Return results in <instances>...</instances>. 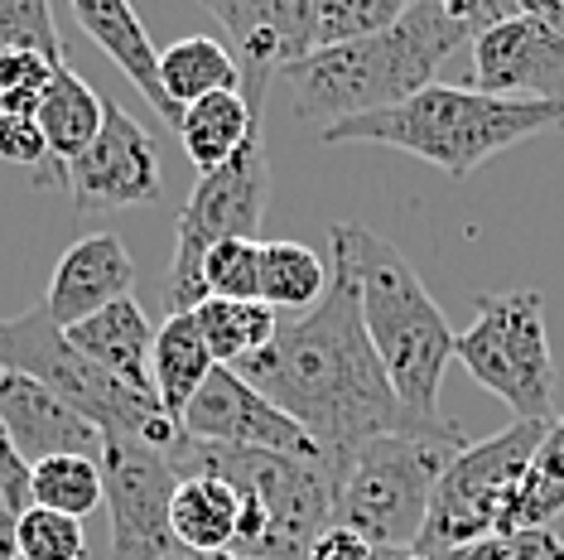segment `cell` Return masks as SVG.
<instances>
[{
    "instance_id": "6da1fadb",
    "label": "cell",
    "mask_w": 564,
    "mask_h": 560,
    "mask_svg": "<svg viewBox=\"0 0 564 560\" xmlns=\"http://www.w3.org/2000/svg\"><path fill=\"white\" fill-rule=\"evenodd\" d=\"M232 373L251 381L265 401L280 406L314 440L318 460L333 464V474H343L352 454L381 435H444V430H458V420L420 426L395 401L391 381L367 343L357 280L343 247H333L324 300L300 320L280 324L275 338L261 353L241 358Z\"/></svg>"
},
{
    "instance_id": "7a4b0ae2",
    "label": "cell",
    "mask_w": 564,
    "mask_h": 560,
    "mask_svg": "<svg viewBox=\"0 0 564 560\" xmlns=\"http://www.w3.org/2000/svg\"><path fill=\"white\" fill-rule=\"evenodd\" d=\"M517 10L521 0H415L391 30L290 63L280 78L290 83L294 117L318 121L328 131L338 121L401 107L405 97L434 87L440 63L458 44L478 40Z\"/></svg>"
},
{
    "instance_id": "3957f363",
    "label": "cell",
    "mask_w": 564,
    "mask_h": 560,
    "mask_svg": "<svg viewBox=\"0 0 564 560\" xmlns=\"http://www.w3.org/2000/svg\"><path fill=\"white\" fill-rule=\"evenodd\" d=\"M328 241L343 247V257L352 266L367 343L391 381L395 401L420 426H448V416L440 411V387L444 367L454 363L458 334L448 329L440 300L425 290L415 266L367 223H333Z\"/></svg>"
},
{
    "instance_id": "277c9868",
    "label": "cell",
    "mask_w": 564,
    "mask_h": 560,
    "mask_svg": "<svg viewBox=\"0 0 564 560\" xmlns=\"http://www.w3.org/2000/svg\"><path fill=\"white\" fill-rule=\"evenodd\" d=\"M564 126V101H525V97H487L478 87H444L434 83L425 93L405 97L401 107L371 111L328 126L324 146H348V140H371L444 170L448 180H468L478 164H487L521 140Z\"/></svg>"
},
{
    "instance_id": "5b68a950",
    "label": "cell",
    "mask_w": 564,
    "mask_h": 560,
    "mask_svg": "<svg viewBox=\"0 0 564 560\" xmlns=\"http://www.w3.org/2000/svg\"><path fill=\"white\" fill-rule=\"evenodd\" d=\"M178 478L213 474L227 478L241 498V521L232 556L241 560H304L310 546L333 527L338 507V474L324 460H294V454L261 450H223L178 435L164 450Z\"/></svg>"
},
{
    "instance_id": "8992f818",
    "label": "cell",
    "mask_w": 564,
    "mask_h": 560,
    "mask_svg": "<svg viewBox=\"0 0 564 560\" xmlns=\"http://www.w3.org/2000/svg\"><path fill=\"white\" fill-rule=\"evenodd\" d=\"M464 430L444 435H381L362 444L338 474V507L333 527L357 531L371 551H415L425 527L434 483L454 454H464Z\"/></svg>"
},
{
    "instance_id": "52a82bcc",
    "label": "cell",
    "mask_w": 564,
    "mask_h": 560,
    "mask_svg": "<svg viewBox=\"0 0 564 560\" xmlns=\"http://www.w3.org/2000/svg\"><path fill=\"white\" fill-rule=\"evenodd\" d=\"M0 367L40 381L44 391H54L63 406H73L83 420L107 435V430H121V435H135L155 450H174V440L184 435L178 420H170L160 411L155 397L145 391H131L126 381L107 377L101 367H93L78 348L68 343V334L48 320L44 300L30 304V310L0 320Z\"/></svg>"
},
{
    "instance_id": "ba28073f",
    "label": "cell",
    "mask_w": 564,
    "mask_h": 560,
    "mask_svg": "<svg viewBox=\"0 0 564 560\" xmlns=\"http://www.w3.org/2000/svg\"><path fill=\"white\" fill-rule=\"evenodd\" d=\"M541 435V420H517V426L497 430L492 440H478L464 454H454V464L434 483L425 527L415 537V556L448 560L482 537H502L511 498H517Z\"/></svg>"
},
{
    "instance_id": "9c48e42d",
    "label": "cell",
    "mask_w": 564,
    "mask_h": 560,
    "mask_svg": "<svg viewBox=\"0 0 564 560\" xmlns=\"http://www.w3.org/2000/svg\"><path fill=\"white\" fill-rule=\"evenodd\" d=\"M454 358L517 420L550 426L555 411V358L545 334V300L535 290L478 295V320L454 338Z\"/></svg>"
},
{
    "instance_id": "30bf717a",
    "label": "cell",
    "mask_w": 564,
    "mask_h": 560,
    "mask_svg": "<svg viewBox=\"0 0 564 560\" xmlns=\"http://www.w3.org/2000/svg\"><path fill=\"white\" fill-rule=\"evenodd\" d=\"M265 203H271V164H265V140L261 126L247 136V146L237 150L223 170L198 174L194 194H188L184 213L174 223V261L164 276V304L170 314L198 310L203 300V257L217 241L247 237L256 241L265 218Z\"/></svg>"
},
{
    "instance_id": "8fae6325",
    "label": "cell",
    "mask_w": 564,
    "mask_h": 560,
    "mask_svg": "<svg viewBox=\"0 0 564 560\" xmlns=\"http://www.w3.org/2000/svg\"><path fill=\"white\" fill-rule=\"evenodd\" d=\"M178 474L155 444L107 430L101 435V507L111 513V560H170L178 551L170 531Z\"/></svg>"
},
{
    "instance_id": "7c38bea8",
    "label": "cell",
    "mask_w": 564,
    "mask_h": 560,
    "mask_svg": "<svg viewBox=\"0 0 564 560\" xmlns=\"http://www.w3.org/2000/svg\"><path fill=\"white\" fill-rule=\"evenodd\" d=\"M203 10L223 24L232 40L237 93L261 117L271 78L318 54V20L314 0H203Z\"/></svg>"
},
{
    "instance_id": "4fadbf2b",
    "label": "cell",
    "mask_w": 564,
    "mask_h": 560,
    "mask_svg": "<svg viewBox=\"0 0 564 560\" xmlns=\"http://www.w3.org/2000/svg\"><path fill=\"white\" fill-rule=\"evenodd\" d=\"M68 194L78 203V213H117V208L160 203L164 194L160 150L145 126L117 101L101 97V131L68 164Z\"/></svg>"
},
{
    "instance_id": "5bb4252c",
    "label": "cell",
    "mask_w": 564,
    "mask_h": 560,
    "mask_svg": "<svg viewBox=\"0 0 564 560\" xmlns=\"http://www.w3.org/2000/svg\"><path fill=\"white\" fill-rule=\"evenodd\" d=\"M178 430L188 440L223 444V450H261V454H294V460H318L314 440L294 420L271 406L251 381H241L232 367H213L203 391L178 416Z\"/></svg>"
},
{
    "instance_id": "9a60e30c",
    "label": "cell",
    "mask_w": 564,
    "mask_h": 560,
    "mask_svg": "<svg viewBox=\"0 0 564 560\" xmlns=\"http://www.w3.org/2000/svg\"><path fill=\"white\" fill-rule=\"evenodd\" d=\"M473 87L487 97L564 101V34L521 6L473 40Z\"/></svg>"
},
{
    "instance_id": "2e32d148",
    "label": "cell",
    "mask_w": 564,
    "mask_h": 560,
    "mask_svg": "<svg viewBox=\"0 0 564 560\" xmlns=\"http://www.w3.org/2000/svg\"><path fill=\"white\" fill-rule=\"evenodd\" d=\"M135 295V261L117 233H93L78 237L58 257L54 276L44 290V310L58 329H73L83 320L101 314L107 304Z\"/></svg>"
},
{
    "instance_id": "e0dca14e",
    "label": "cell",
    "mask_w": 564,
    "mask_h": 560,
    "mask_svg": "<svg viewBox=\"0 0 564 560\" xmlns=\"http://www.w3.org/2000/svg\"><path fill=\"white\" fill-rule=\"evenodd\" d=\"M0 430L30 464L48 460V454H87L101 460V430L83 420L73 406H63L54 391L40 381L0 367Z\"/></svg>"
},
{
    "instance_id": "ac0fdd59",
    "label": "cell",
    "mask_w": 564,
    "mask_h": 560,
    "mask_svg": "<svg viewBox=\"0 0 564 560\" xmlns=\"http://www.w3.org/2000/svg\"><path fill=\"white\" fill-rule=\"evenodd\" d=\"M73 15H78V30L93 40L101 54H107L117 68L131 78V87L140 97L155 107V117L178 131V121H184V111L170 101L160 83V54H155V40L145 34V24L126 0H73Z\"/></svg>"
},
{
    "instance_id": "d6986e66",
    "label": "cell",
    "mask_w": 564,
    "mask_h": 560,
    "mask_svg": "<svg viewBox=\"0 0 564 560\" xmlns=\"http://www.w3.org/2000/svg\"><path fill=\"white\" fill-rule=\"evenodd\" d=\"M68 343L83 353L93 367H101L107 377L126 381L131 391H145V397H155V387H150V343H155V329H150L145 310L131 300H117L107 304L101 314L93 320L63 329Z\"/></svg>"
},
{
    "instance_id": "ffe728a7",
    "label": "cell",
    "mask_w": 564,
    "mask_h": 560,
    "mask_svg": "<svg viewBox=\"0 0 564 560\" xmlns=\"http://www.w3.org/2000/svg\"><path fill=\"white\" fill-rule=\"evenodd\" d=\"M213 353L203 343V329L194 320V310L184 314H164V324L155 329L150 343V387H155L160 411L178 420L188 411V401L203 391V381L213 377Z\"/></svg>"
},
{
    "instance_id": "44dd1931",
    "label": "cell",
    "mask_w": 564,
    "mask_h": 560,
    "mask_svg": "<svg viewBox=\"0 0 564 560\" xmlns=\"http://www.w3.org/2000/svg\"><path fill=\"white\" fill-rule=\"evenodd\" d=\"M237 521H241V498L227 478H213V474L178 478L174 503H170V531L178 551H194V556L232 551Z\"/></svg>"
},
{
    "instance_id": "7402d4cb",
    "label": "cell",
    "mask_w": 564,
    "mask_h": 560,
    "mask_svg": "<svg viewBox=\"0 0 564 560\" xmlns=\"http://www.w3.org/2000/svg\"><path fill=\"white\" fill-rule=\"evenodd\" d=\"M256 126H261V117L241 101V93H213V97L194 101V107H184V121H178L174 136H178V146H184L188 164H194L198 174H213L247 146V136Z\"/></svg>"
},
{
    "instance_id": "603a6c76",
    "label": "cell",
    "mask_w": 564,
    "mask_h": 560,
    "mask_svg": "<svg viewBox=\"0 0 564 560\" xmlns=\"http://www.w3.org/2000/svg\"><path fill=\"white\" fill-rule=\"evenodd\" d=\"M34 121H40V131H44V146H48L54 170L68 180V164L78 160L101 131L97 87L87 78H78L73 68H63L54 78V87H48V97L40 101V111H34Z\"/></svg>"
},
{
    "instance_id": "cb8c5ba5",
    "label": "cell",
    "mask_w": 564,
    "mask_h": 560,
    "mask_svg": "<svg viewBox=\"0 0 564 560\" xmlns=\"http://www.w3.org/2000/svg\"><path fill=\"white\" fill-rule=\"evenodd\" d=\"M160 83L178 111L213 93H237V63L208 34H188L160 54Z\"/></svg>"
},
{
    "instance_id": "d4e9b609",
    "label": "cell",
    "mask_w": 564,
    "mask_h": 560,
    "mask_svg": "<svg viewBox=\"0 0 564 560\" xmlns=\"http://www.w3.org/2000/svg\"><path fill=\"white\" fill-rule=\"evenodd\" d=\"M194 320L203 329V343H208L217 367H237L241 358L261 353L280 329L275 310L265 300H203L194 310Z\"/></svg>"
},
{
    "instance_id": "484cf974",
    "label": "cell",
    "mask_w": 564,
    "mask_h": 560,
    "mask_svg": "<svg viewBox=\"0 0 564 560\" xmlns=\"http://www.w3.org/2000/svg\"><path fill=\"white\" fill-rule=\"evenodd\" d=\"M560 513H564V416L550 420L541 444H535L517 498H511L502 537H511V531H531V527H550Z\"/></svg>"
},
{
    "instance_id": "4316f807",
    "label": "cell",
    "mask_w": 564,
    "mask_h": 560,
    "mask_svg": "<svg viewBox=\"0 0 564 560\" xmlns=\"http://www.w3.org/2000/svg\"><path fill=\"white\" fill-rule=\"evenodd\" d=\"M328 290V266L318 251L300 241H271L261 237V300L271 310H304L310 314Z\"/></svg>"
},
{
    "instance_id": "83f0119b",
    "label": "cell",
    "mask_w": 564,
    "mask_h": 560,
    "mask_svg": "<svg viewBox=\"0 0 564 560\" xmlns=\"http://www.w3.org/2000/svg\"><path fill=\"white\" fill-rule=\"evenodd\" d=\"M30 493L34 507L63 517H87L101 507V460L87 454H48V460L30 464Z\"/></svg>"
},
{
    "instance_id": "f1b7e54d",
    "label": "cell",
    "mask_w": 564,
    "mask_h": 560,
    "mask_svg": "<svg viewBox=\"0 0 564 560\" xmlns=\"http://www.w3.org/2000/svg\"><path fill=\"white\" fill-rule=\"evenodd\" d=\"M401 10H405V0H314L318 54L391 30V24L401 20Z\"/></svg>"
},
{
    "instance_id": "f546056e",
    "label": "cell",
    "mask_w": 564,
    "mask_h": 560,
    "mask_svg": "<svg viewBox=\"0 0 564 560\" xmlns=\"http://www.w3.org/2000/svg\"><path fill=\"white\" fill-rule=\"evenodd\" d=\"M203 295L208 300H261V237L217 241L203 257Z\"/></svg>"
},
{
    "instance_id": "4dcf8cb0",
    "label": "cell",
    "mask_w": 564,
    "mask_h": 560,
    "mask_svg": "<svg viewBox=\"0 0 564 560\" xmlns=\"http://www.w3.org/2000/svg\"><path fill=\"white\" fill-rule=\"evenodd\" d=\"M15 551H20V560H83L87 556L83 521L48 513V507H30V513L20 517Z\"/></svg>"
},
{
    "instance_id": "1f68e13d",
    "label": "cell",
    "mask_w": 564,
    "mask_h": 560,
    "mask_svg": "<svg viewBox=\"0 0 564 560\" xmlns=\"http://www.w3.org/2000/svg\"><path fill=\"white\" fill-rule=\"evenodd\" d=\"M0 54H44L63 58L54 10L44 0H0Z\"/></svg>"
},
{
    "instance_id": "d6a6232c",
    "label": "cell",
    "mask_w": 564,
    "mask_h": 560,
    "mask_svg": "<svg viewBox=\"0 0 564 560\" xmlns=\"http://www.w3.org/2000/svg\"><path fill=\"white\" fill-rule=\"evenodd\" d=\"M34 507L30 493V460L10 444V435L0 430V560H20L15 551V531L20 517Z\"/></svg>"
},
{
    "instance_id": "836d02e7",
    "label": "cell",
    "mask_w": 564,
    "mask_h": 560,
    "mask_svg": "<svg viewBox=\"0 0 564 560\" xmlns=\"http://www.w3.org/2000/svg\"><path fill=\"white\" fill-rule=\"evenodd\" d=\"M0 160L30 170L40 189H68V180H63L54 170V160H48L44 131L34 117H0Z\"/></svg>"
},
{
    "instance_id": "e575fe53",
    "label": "cell",
    "mask_w": 564,
    "mask_h": 560,
    "mask_svg": "<svg viewBox=\"0 0 564 560\" xmlns=\"http://www.w3.org/2000/svg\"><path fill=\"white\" fill-rule=\"evenodd\" d=\"M304 560H377V551L357 537V531H348V527H328L324 537H318L314 546H310V556Z\"/></svg>"
},
{
    "instance_id": "d590c367",
    "label": "cell",
    "mask_w": 564,
    "mask_h": 560,
    "mask_svg": "<svg viewBox=\"0 0 564 560\" xmlns=\"http://www.w3.org/2000/svg\"><path fill=\"white\" fill-rule=\"evenodd\" d=\"M511 560H564V537L555 527H531L511 531Z\"/></svg>"
},
{
    "instance_id": "8d00e7d4",
    "label": "cell",
    "mask_w": 564,
    "mask_h": 560,
    "mask_svg": "<svg viewBox=\"0 0 564 560\" xmlns=\"http://www.w3.org/2000/svg\"><path fill=\"white\" fill-rule=\"evenodd\" d=\"M448 560H511V541L507 537H482V541L464 546V551H454Z\"/></svg>"
},
{
    "instance_id": "74e56055",
    "label": "cell",
    "mask_w": 564,
    "mask_h": 560,
    "mask_svg": "<svg viewBox=\"0 0 564 560\" xmlns=\"http://www.w3.org/2000/svg\"><path fill=\"white\" fill-rule=\"evenodd\" d=\"M535 20H545L555 34H564V0H521Z\"/></svg>"
},
{
    "instance_id": "f35d334b",
    "label": "cell",
    "mask_w": 564,
    "mask_h": 560,
    "mask_svg": "<svg viewBox=\"0 0 564 560\" xmlns=\"http://www.w3.org/2000/svg\"><path fill=\"white\" fill-rule=\"evenodd\" d=\"M203 560H241V556H232V551H223V556H203Z\"/></svg>"
}]
</instances>
